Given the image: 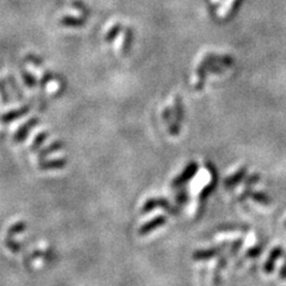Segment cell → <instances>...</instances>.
I'll list each match as a JSON object with an SVG mask.
<instances>
[{
    "label": "cell",
    "mask_w": 286,
    "mask_h": 286,
    "mask_svg": "<svg viewBox=\"0 0 286 286\" xmlns=\"http://www.w3.org/2000/svg\"><path fill=\"white\" fill-rule=\"evenodd\" d=\"M37 123H38V118L36 117H33L31 120H28V122H25L24 124H23L22 127L16 131V134H15L14 136V140L16 141V142H20V141L24 140V138L28 136V134H29V131L31 130L35 125H37Z\"/></svg>",
    "instance_id": "cell-1"
},
{
    "label": "cell",
    "mask_w": 286,
    "mask_h": 286,
    "mask_svg": "<svg viewBox=\"0 0 286 286\" xmlns=\"http://www.w3.org/2000/svg\"><path fill=\"white\" fill-rule=\"evenodd\" d=\"M30 109H31V106H30V105H24V106L19 107V109L12 110V111L4 113L1 117L2 123H9V122H12V120H18V118L23 117V116H25L28 112L30 111Z\"/></svg>",
    "instance_id": "cell-2"
},
{
    "label": "cell",
    "mask_w": 286,
    "mask_h": 286,
    "mask_svg": "<svg viewBox=\"0 0 286 286\" xmlns=\"http://www.w3.org/2000/svg\"><path fill=\"white\" fill-rule=\"evenodd\" d=\"M282 255H283V248H282V247H280V246L274 247V248H273L272 251H271L270 256L267 257V261L265 262V267H264L265 272H267V273L272 272V271L274 270L275 261H277V260L279 259V257L282 256Z\"/></svg>",
    "instance_id": "cell-3"
},
{
    "label": "cell",
    "mask_w": 286,
    "mask_h": 286,
    "mask_svg": "<svg viewBox=\"0 0 286 286\" xmlns=\"http://www.w3.org/2000/svg\"><path fill=\"white\" fill-rule=\"evenodd\" d=\"M84 17H75V16H63L60 19V24L63 27H71V28H79L85 24Z\"/></svg>",
    "instance_id": "cell-4"
},
{
    "label": "cell",
    "mask_w": 286,
    "mask_h": 286,
    "mask_svg": "<svg viewBox=\"0 0 286 286\" xmlns=\"http://www.w3.org/2000/svg\"><path fill=\"white\" fill-rule=\"evenodd\" d=\"M174 115H175V120H177V123L182 122V120H184V105H182V98L180 94L175 95Z\"/></svg>",
    "instance_id": "cell-5"
},
{
    "label": "cell",
    "mask_w": 286,
    "mask_h": 286,
    "mask_svg": "<svg viewBox=\"0 0 286 286\" xmlns=\"http://www.w3.org/2000/svg\"><path fill=\"white\" fill-rule=\"evenodd\" d=\"M134 41V32L130 28H127L124 32V40H123V45H122V51L123 54H128L129 50H130L131 45H133Z\"/></svg>",
    "instance_id": "cell-6"
},
{
    "label": "cell",
    "mask_w": 286,
    "mask_h": 286,
    "mask_svg": "<svg viewBox=\"0 0 286 286\" xmlns=\"http://www.w3.org/2000/svg\"><path fill=\"white\" fill-rule=\"evenodd\" d=\"M20 73H22L23 81H24V84L27 85L28 89H35L36 85H37V80H36L35 76H33V74L30 73L29 71H25L24 68H22Z\"/></svg>",
    "instance_id": "cell-7"
},
{
    "label": "cell",
    "mask_w": 286,
    "mask_h": 286,
    "mask_svg": "<svg viewBox=\"0 0 286 286\" xmlns=\"http://www.w3.org/2000/svg\"><path fill=\"white\" fill-rule=\"evenodd\" d=\"M196 171H197V165H196L195 162H191L189 166L186 167V169L184 171V173L180 175V177L178 178V179L175 180V181L181 182V181H185V180L190 179L191 177H193V175H195Z\"/></svg>",
    "instance_id": "cell-8"
},
{
    "label": "cell",
    "mask_w": 286,
    "mask_h": 286,
    "mask_svg": "<svg viewBox=\"0 0 286 286\" xmlns=\"http://www.w3.org/2000/svg\"><path fill=\"white\" fill-rule=\"evenodd\" d=\"M122 29H123V27H122V24H120V23H117V24L113 25L111 29H110L109 31H107L106 36H105V41H106V42H109V43L113 42V41L116 40V37H117V36L120 35V32L122 31Z\"/></svg>",
    "instance_id": "cell-9"
},
{
    "label": "cell",
    "mask_w": 286,
    "mask_h": 286,
    "mask_svg": "<svg viewBox=\"0 0 286 286\" xmlns=\"http://www.w3.org/2000/svg\"><path fill=\"white\" fill-rule=\"evenodd\" d=\"M62 147H63L62 142H54L53 144H51V146L47 147V148H45L42 151H41L40 158H45V156H47L48 154L53 153V151H60V149H62Z\"/></svg>",
    "instance_id": "cell-10"
},
{
    "label": "cell",
    "mask_w": 286,
    "mask_h": 286,
    "mask_svg": "<svg viewBox=\"0 0 286 286\" xmlns=\"http://www.w3.org/2000/svg\"><path fill=\"white\" fill-rule=\"evenodd\" d=\"M64 160L60 159V160H53V161L49 162H45V164L41 165V168L42 169H47V168H61V167L64 166Z\"/></svg>",
    "instance_id": "cell-11"
},
{
    "label": "cell",
    "mask_w": 286,
    "mask_h": 286,
    "mask_svg": "<svg viewBox=\"0 0 286 286\" xmlns=\"http://www.w3.org/2000/svg\"><path fill=\"white\" fill-rule=\"evenodd\" d=\"M47 137H48V134L45 133V131H43V133L38 134V136H36L35 141H33V143H32V147H31L32 151H35V149H37L38 147H40L41 144L43 143V141H45Z\"/></svg>",
    "instance_id": "cell-12"
},
{
    "label": "cell",
    "mask_w": 286,
    "mask_h": 286,
    "mask_svg": "<svg viewBox=\"0 0 286 286\" xmlns=\"http://www.w3.org/2000/svg\"><path fill=\"white\" fill-rule=\"evenodd\" d=\"M72 5H73V6L75 7V9H78L79 11H81L82 14L85 15V16H86V15H89V14H90L89 7H87L86 5H85L84 2L81 1V0H73V1H72Z\"/></svg>",
    "instance_id": "cell-13"
},
{
    "label": "cell",
    "mask_w": 286,
    "mask_h": 286,
    "mask_svg": "<svg viewBox=\"0 0 286 286\" xmlns=\"http://www.w3.org/2000/svg\"><path fill=\"white\" fill-rule=\"evenodd\" d=\"M53 76H54V74L51 73V72L45 71V74H43V76H42V78H41V80H40V86H41V89H45V87L47 86L48 82H49V81H51V80H53Z\"/></svg>",
    "instance_id": "cell-14"
},
{
    "label": "cell",
    "mask_w": 286,
    "mask_h": 286,
    "mask_svg": "<svg viewBox=\"0 0 286 286\" xmlns=\"http://www.w3.org/2000/svg\"><path fill=\"white\" fill-rule=\"evenodd\" d=\"M25 60L33 63L35 66H42L43 64V59L41 58V56L33 55V54H28V55L25 56Z\"/></svg>",
    "instance_id": "cell-15"
},
{
    "label": "cell",
    "mask_w": 286,
    "mask_h": 286,
    "mask_svg": "<svg viewBox=\"0 0 286 286\" xmlns=\"http://www.w3.org/2000/svg\"><path fill=\"white\" fill-rule=\"evenodd\" d=\"M242 1H243V0H234V2L231 4L230 11H229V14H228V16H226V18H231V17L235 16L236 12L239 11L240 6H241Z\"/></svg>",
    "instance_id": "cell-16"
},
{
    "label": "cell",
    "mask_w": 286,
    "mask_h": 286,
    "mask_svg": "<svg viewBox=\"0 0 286 286\" xmlns=\"http://www.w3.org/2000/svg\"><path fill=\"white\" fill-rule=\"evenodd\" d=\"M9 81H10V84L12 85V89H14V91L16 92V95H17L18 99L22 100L23 99V92H22V90L18 89V86H17V84H16V80H15L14 75H10L9 76Z\"/></svg>",
    "instance_id": "cell-17"
},
{
    "label": "cell",
    "mask_w": 286,
    "mask_h": 286,
    "mask_svg": "<svg viewBox=\"0 0 286 286\" xmlns=\"http://www.w3.org/2000/svg\"><path fill=\"white\" fill-rule=\"evenodd\" d=\"M164 222H165V218H164V217H162V218H161V217L156 218L155 222H151V223L147 224V226H144V228H142V230H141V233H147V231L151 230V228H154V226H159V224H161V223H164Z\"/></svg>",
    "instance_id": "cell-18"
},
{
    "label": "cell",
    "mask_w": 286,
    "mask_h": 286,
    "mask_svg": "<svg viewBox=\"0 0 286 286\" xmlns=\"http://www.w3.org/2000/svg\"><path fill=\"white\" fill-rule=\"evenodd\" d=\"M253 198L255 199V202H259L261 204H269L270 203V198L265 193H256V195L253 196Z\"/></svg>",
    "instance_id": "cell-19"
},
{
    "label": "cell",
    "mask_w": 286,
    "mask_h": 286,
    "mask_svg": "<svg viewBox=\"0 0 286 286\" xmlns=\"http://www.w3.org/2000/svg\"><path fill=\"white\" fill-rule=\"evenodd\" d=\"M244 171H246V169L241 168L238 172V173H236L235 175H233V177H231L230 179H228V181H233V182H231V184H234V182H236V181H238V180H241L242 177H243V175H244Z\"/></svg>",
    "instance_id": "cell-20"
},
{
    "label": "cell",
    "mask_w": 286,
    "mask_h": 286,
    "mask_svg": "<svg viewBox=\"0 0 286 286\" xmlns=\"http://www.w3.org/2000/svg\"><path fill=\"white\" fill-rule=\"evenodd\" d=\"M172 109L171 107H167V109H165V111H164V113H162V117L165 118V120H166V122H168L169 123V118L172 117Z\"/></svg>",
    "instance_id": "cell-21"
},
{
    "label": "cell",
    "mask_w": 286,
    "mask_h": 286,
    "mask_svg": "<svg viewBox=\"0 0 286 286\" xmlns=\"http://www.w3.org/2000/svg\"><path fill=\"white\" fill-rule=\"evenodd\" d=\"M279 274H280V277L283 278V279H286V262L284 265H283V267H282V270H280Z\"/></svg>",
    "instance_id": "cell-22"
},
{
    "label": "cell",
    "mask_w": 286,
    "mask_h": 286,
    "mask_svg": "<svg viewBox=\"0 0 286 286\" xmlns=\"http://www.w3.org/2000/svg\"><path fill=\"white\" fill-rule=\"evenodd\" d=\"M285 226H286V223H285Z\"/></svg>",
    "instance_id": "cell-23"
}]
</instances>
